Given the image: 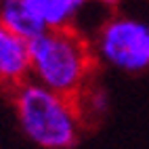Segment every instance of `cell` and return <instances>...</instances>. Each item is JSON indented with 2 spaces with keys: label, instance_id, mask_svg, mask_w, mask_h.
Listing matches in <instances>:
<instances>
[{
  "label": "cell",
  "instance_id": "obj_4",
  "mask_svg": "<svg viewBox=\"0 0 149 149\" xmlns=\"http://www.w3.org/2000/svg\"><path fill=\"white\" fill-rule=\"evenodd\" d=\"M29 78V40L0 25V84L6 88H17Z\"/></svg>",
  "mask_w": 149,
  "mask_h": 149
},
{
  "label": "cell",
  "instance_id": "obj_6",
  "mask_svg": "<svg viewBox=\"0 0 149 149\" xmlns=\"http://www.w3.org/2000/svg\"><path fill=\"white\" fill-rule=\"evenodd\" d=\"M88 4L91 0H44L40 15L46 29H67Z\"/></svg>",
  "mask_w": 149,
  "mask_h": 149
},
{
  "label": "cell",
  "instance_id": "obj_1",
  "mask_svg": "<svg viewBox=\"0 0 149 149\" xmlns=\"http://www.w3.org/2000/svg\"><path fill=\"white\" fill-rule=\"evenodd\" d=\"M15 91V113L23 134L42 149H69L80 139L82 113L76 99L59 95L34 78Z\"/></svg>",
  "mask_w": 149,
  "mask_h": 149
},
{
  "label": "cell",
  "instance_id": "obj_9",
  "mask_svg": "<svg viewBox=\"0 0 149 149\" xmlns=\"http://www.w3.org/2000/svg\"><path fill=\"white\" fill-rule=\"evenodd\" d=\"M29 2H32V4L38 8V11H40V6H42V2H44V0H29Z\"/></svg>",
  "mask_w": 149,
  "mask_h": 149
},
{
  "label": "cell",
  "instance_id": "obj_7",
  "mask_svg": "<svg viewBox=\"0 0 149 149\" xmlns=\"http://www.w3.org/2000/svg\"><path fill=\"white\" fill-rule=\"evenodd\" d=\"M82 93L91 97V99H88V105L86 107H80V113L82 116H84V111H88V109H93L95 116H101L105 109H107V93L103 91V86L101 88L95 86V91H88V84H86Z\"/></svg>",
  "mask_w": 149,
  "mask_h": 149
},
{
  "label": "cell",
  "instance_id": "obj_5",
  "mask_svg": "<svg viewBox=\"0 0 149 149\" xmlns=\"http://www.w3.org/2000/svg\"><path fill=\"white\" fill-rule=\"evenodd\" d=\"M0 25L25 40L46 29L40 11L29 0H0Z\"/></svg>",
  "mask_w": 149,
  "mask_h": 149
},
{
  "label": "cell",
  "instance_id": "obj_2",
  "mask_svg": "<svg viewBox=\"0 0 149 149\" xmlns=\"http://www.w3.org/2000/svg\"><path fill=\"white\" fill-rule=\"evenodd\" d=\"M29 63L36 82L76 99L91 82L95 53L72 27L44 29L29 40Z\"/></svg>",
  "mask_w": 149,
  "mask_h": 149
},
{
  "label": "cell",
  "instance_id": "obj_3",
  "mask_svg": "<svg viewBox=\"0 0 149 149\" xmlns=\"http://www.w3.org/2000/svg\"><path fill=\"white\" fill-rule=\"evenodd\" d=\"M97 61L124 74L149 69V23L128 15H113L99 27L93 42Z\"/></svg>",
  "mask_w": 149,
  "mask_h": 149
},
{
  "label": "cell",
  "instance_id": "obj_8",
  "mask_svg": "<svg viewBox=\"0 0 149 149\" xmlns=\"http://www.w3.org/2000/svg\"><path fill=\"white\" fill-rule=\"evenodd\" d=\"M95 2L103 4V6H109V8H116L118 4H122V0H95Z\"/></svg>",
  "mask_w": 149,
  "mask_h": 149
}]
</instances>
